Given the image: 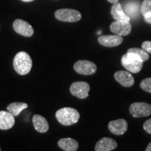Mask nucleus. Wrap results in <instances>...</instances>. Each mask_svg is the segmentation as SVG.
Returning <instances> with one entry per match:
<instances>
[{"label":"nucleus","instance_id":"obj_19","mask_svg":"<svg viewBox=\"0 0 151 151\" xmlns=\"http://www.w3.org/2000/svg\"><path fill=\"white\" fill-rule=\"evenodd\" d=\"M127 54L128 55L134 58V59L139 60L141 62H146L149 59V55L143 49L137 48H132L127 50Z\"/></svg>","mask_w":151,"mask_h":151},{"label":"nucleus","instance_id":"obj_14","mask_svg":"<svg viewBox=\"0 0 151 151\" xmlns=\"http://www.w3.org/2000/svg\"><path fill=\"white\" fill-rule=\"evenodd\" d=\"M117 142L114 139L109 137H104L98 141L94 150L96 151H111L116 148Z\"/></svg>","mask_w":151,"mask_h":151},{"label":"nucleus","instance_id":"obj_30","mask_svg":"<svg viewBox=\"0 0 151 151\" xmlns=\"http://www.w3.org/2000/svg\"><path fill=\"white\" fill-rule=\"evenodd\" d=\"M0 150H1V148H0Z\"/></svg>","mask_w":151,"mask_h":151},{"label":"nucleus","instance_id":"obj_29","mask_svg":"<svg viewBox=\"0 0 151 151\" xmlns=\"http://www.w3.org/2000/svg\"><path fill=\"white\" fill-rule=\"evenodd\" d=\"M97 34H98V35H100V34H101V32H98Z\"/></svg>","mask_w":151,"mask_h":151},{"label":"nucleus","instance_id":"obj_25","mask_svg":"<svg viewBox=\"0 0 151 151\" xmlns=\"http://www.w3.org/2000/svg\"><path fill=\"white\" fill-rule=\"evenodd\" d=\"M144 20L146 22H148V23L151 24V16L148 17V18H144Z\"/></svg>","mask_w":151,"mask_h":151},{"label":"nucleus","instance_id":"obj_17","mask_svg":"<svg viewBox=\"0 0 151 151\" xmlns=\"http://www.w3.org/2000/svg\"><path fill=\"white\" fill-rule=\"evenodd\" d=\"M58 146L65 151H76L78 149V143L71 138H63L58 141Z\"/></svg>","mask_w":151,"mask_h":151},{"label":"nucleus","instance_id":"obj_2","mask_svg":"<svg viewBox=\"0 0 151 151\" xmlns=\"http://www.w3.org/2000/svg\"><path fill=\"white\" fill-rule=\"evenodd\" d=\"M55 117L58 121L62 125L70 126L78 121L80 114L76 109L70 107H65L57 111Z\"/></svg>","mask_w":151,"mask_h":151},{"label":"nucleus","instance_id":"obj_3","mask_svg":"<svg viewBox=\"0 0 151 151\" xmlns=\"http://www.w3.org/2000/svg\"><path fill=\"white\" fill-rule=\"evenodd\" d=\"M55 16L57 20L62 22H78L82 18L78 11L71 9H61L56 11Z\"/></svg>","mask_w":151,"mask_h":151},{"label":"nucleus","instance_id":"obj_1","mask_svg":"<svg viewBox=\"0 0 151 151\" xmlns=\"http://www.w3.org/2000/svg\"><path fill=\"white\" fill-rule=\"evenodd\" d=\"M14 68L18 74L24 76L29 73L32 67V60L26 52H19L14 59Z\"/></svg>","mask_w":151,"mask_h":151},{"label":"nucleus","instance_id":"obj_26","mask_svg":"<svg viewBox=\"0 0 151 151\" xmlns=\"http://www.w3.org/2000/svg\"><path fill=\"white\" fill-rule=\"evenodd\" d=\"M146 151H151V142L149 143V144L148 145V146L146 147Z\"/></svg>","mask_w":151,"mask_h":151},{"label":"nucleus","instance_id":"obj_13","mask_svg":"<svg viewBox=\"0 0 151 151\" xmlns=\"http://www.w3.org/2000/svg\"><path fill=\"white\" fill-rule=\"evenodd\" d=\"M14 116L9 111H0V129H9L14 127Z\"/></svg>","mask_w":151,"mask_h":151},{"label":"nucleus","instance_id":"obj_4","mask_svg":"<svg viewBox=\"0 0 151 151\" xmlns=\"http://www.w3.org/2000/svg\"><path fill=\"white\" fill-rule=\"evenodd\" d=\"M129 112L134 118H141L151 115V105L146 102H134L129 106Z\"/></svg>","mask_w":151,"mask_h":151},{"label":"nucleus","instance_id":"obj_7","mask_svg":"<svg viewBox=\"0 0 151 151\" xmlns=\"http://www.w3.org/2000/svg\"><path fill=\"white\" fill-rule=\"evenodd\" d=\"M13 27L16 33L25 37H32L35 33L31 24L22 19H16L13 24Z\"/></svg>","mask_w":151,"mask_h":151},{"label":"nucleus","instance_id":"obj_11","mask_svg":"<svg viewBox=\"0 0 151 151\" xmlns=\"http://www.w3.org/2000/svg\"><path fill=\"white\" fill-rule=\"evenodd\" d=\"M123 41L121 36L119 35H102L98 38V42L106 47H116L120 45Z\"/></svg>","mask_w":151,"mask_h":151},{"label":"nucleus","instance_id":"obj_27","mask_svg":"<svg viewBox=\"0 0 151 151\" xmlns=\"http://www.w3.org/2000/svg\"><path fill=\"white\" fill-rule=\"evenodd\" d=\"M119 0H108L109 2H110L111 4H114V3H116L118 2Z\"/></svg>","mask_w":151,"mask_h":151},{"label":"nucleus","instance_id":"obj_24","mask_svg":"<svg viewBox=\"0 0 151 151\" xmlns=\"http://www.w3.org/2000/svg\"><path fill=\"white\" fill-rule=\"evenodd\" d=\"M143 129L146 131L147 133L151 134V118L149 120H147L143 124Z\"/></svg>","mask_w":151,"mask_h":151},{"label":"nucleus","instance_id":"obj_20","mask_svg":"<svg viewBox=\"0 0 151 151\" xmlns=\"http://www.w3.org/2000/svg\"><path fill=\"white\" fill-rule=\"evenodd\" d=\"M27 108V104L24 102H14L9 104L6 109L13 116H18L22 111Z\"/></svg>","mask_w":151,"mask_h":151},{"label":"nucleus","instance_id":"obj_21","mask_svg":"<svg viewBox=\"0 0 151 151\" xmlns=\"http://www.w3.org/2000/svg\"><path fill=\"white\" fill-rule=\"evenodd\" d=\"M141 13L144 18L151 16V0H144L141 6Z\"/></svg>","mask_w":151,"mask_h":151},{"label":"nucleus","instance_id":"obj_9","mask_svg":"<svg viewBox=\"0 0 151 151\" xmlns=\"http://www.w3.org/2000/svg\"><path fill=\"white\" fill-rule=\"evenodd\" d=\"M110 29L115 35L124 37L129 35L132 31V24L129 21H117L112 22Z\"/></svg>","mask_w":151,"mask_h":151},{"label":"nucleus","instance_id":"obj_15","mask_svg":"<svg viewBox=\"0 0 151 151\" xmlns=\"http://www.w3.org/2000/svg\"><path fill=\"white\" fill-rule=\"evenodd\" d=\"M111 13L114 20L117 21H129L131 19L124 12L122 5L118 1L113 4L111 7Z\"/></svg>","mask_w":151,"mask_h":151},{"label":"nucleus","instance_id":"obj_16","mask_svg":"<svg viewBox=\"0 0 151 151\" xmlns=\"http://www.w3.org/2000/svg\"><path fill=\"white\" fill-rule=\"evenodd\" d=\"M32 122L35 129L39 133H46L49 129L48 121L44 117L36 114L32 118Z\"/></svg>","mask_w":151,"mask_h":151},{"label":"nucleus","instance_id":"obj_12","mask_svg":"<svg viewBox=\"0 0 151 151\" xmlns=\"http://www.w3.org/2000/svg\"><path fill=\"white\" fill-rule=\"evenodd\" d=\"M114 77L116 81L125 88L132 87L134 83V78L129 71H118L115 73Z\"/></svg>","mask_w":151,"mask_h":151},{"label":"nucleus","instance_id":"obj_6","mask_svg":"<svg viewBox=\"0 0 151 151\" xmlns=\"http://www.w3.org/2000/svg\"><path fill=\"white\" fill-rule=\"evenodd\" d=\"M73 69L81 75H92L97 71V66L93 62L88 60H78L73 65Z\"/></svg>","mask_w":151,"mask_h":151},{"label":"nucleus","instance_id":"obj_5","mask_svg":"<svg viewBox=\"0 0 151 151\" xmlns=\"http://www.w3.org/2000/svg\"><path fill=\"white\" fill-rule=\"evenodd\" d=\"M90 90V85L84 81L74 82L70 86L71 94L79 99H86L88 97Z\"/></svg>","mask_w":151,"mask_h":151},{"label":"nucleus","instance_id":"obj_10","mask_svg":"<svg viewBox=\"0 0 151 151\" xmlns=\"http://www.w3.org/2000/svg\"><path fill=\"white\" fill-rule=\"evenodd\" d=\"M109 129L115 135H122L127 131L128 124L124 119L113 120L109 123Z\"/></svg>","mask_w":151,"mask_h":151},{"label":"nucleus","instance_id":"obj_18","mask_svg":"<svg viewBox=\"0 0 151 151\" xmlns=\"http://www.w3.org/2000/svg\"><path fill=\"white\" fill-rule=\"evenodd\" d=\"M123 11L126 15L131 18H136L138 16L141 11L139 4L134 1H129L124 5Z\"/></svg>","mask_w":151,"mask_h":151},{"label":"nucleus","instance_id":"obj_23","mask_svg":"<svg viewBox=\"0 0 151 151\" xmlns=\"http://www.w3.org/2000/svg\"><path fill=\"white\" fill-rule=\"evenodd\" d=\"M141 47H142V49H143L148 53H151V41H143L142 45H141Z\"/></svg>","mask_w":151,"mask_h":151},{"label":"nucleus","instance_id":"obj_28","mask_svg":"<svg viewBox=\"0 0 151 151\" xmlns=\"http://www.w3.org/2000/svg\"><path fill=\"white\" fill-rule=\"evenodd\" d=\"M22 1H24V2H30V1H33L35 0H21Z\"/></svg>","mask_w":151,"mask_h":151},{"label":"nucleus","instance_id":"obj_22","mask_svg":"<svg viewBox=\"0 0 151 151\" xmlns=\"http://www.w3.org/2000/svg\"><path fill=\"white\" fill-rule=\"evenodd\" d=\"M140 87L144 91L151 93V78L143 79L140 83Z\"/></svg>","mask_w":151,"mask_h":151},{"label":"nucleus","instance_id":"obj_8","mask_svg":"<svg viewBox=\"0 0 151 151\" xmlns=\"http://www.w3.org/2000/svg\"><path fill=\"white\" fill-rule=\"evenodd\" d=\"M121 62L122 66L131 73H139L143 67V62L132 58L127 53L122 57Z\"/></svg>","mask_w":151,"mask_h":151}]
</instances>
